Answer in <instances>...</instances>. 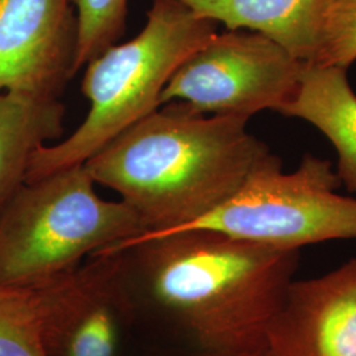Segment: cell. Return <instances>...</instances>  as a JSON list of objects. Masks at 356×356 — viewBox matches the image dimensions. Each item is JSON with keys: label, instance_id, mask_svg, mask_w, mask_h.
Listing matches in <instances>:
<instances>
[{"label": "cell", "instance_id": "cell-1", "mask_svg": "<svg viewBox=\"0 0 356 356\" xmlns=\"http://www.w3.org/2000/svg\"><path fill=\"white\" fill-rule=\"evenodd\" d=\"M248 120L165 103L92 154L85 166L94 182L120 194L147 229L98 254L185 227L229 200L269 152Z\"/></svg>", "mask_w": 356, "mask_h": 356}, {"label": "cell", "instance_id": "cell-2", "mask_svg": "<svg viewBox=\"0 0 356 356\" xmlns=\"http://www.w3.org/2000/svg\"><path fill=\"white\" fill-rule=\"evenodd\" d=\"M126 252L194 356H269L268 331L296 280L300 251L211 229L145 239Z\"/></svg>", "mask_w": 356, "mask_h": 356}, {"label": "cell", "instance_id": "cell-3", "mask_svg": "<svg viewBox=\"0 0 356 356\" xmlns=\"http://www.w3.org/2000/svg\"><path fill=\"white\" fill-rule=\"evenodd\" d=\"M218 33V23L182 0H152L136 38L115 44L86 65L82 92L90 110L66 139L33 153L26 182L85 164L116 135L157 110L166 83L194 51Z\"/></svg>", "mask_w": 356, "mask_h": 356}, {"label": "cell", "instance_id": "cell-4", "mask_svg": "<svg viewBox=\"0 0 356 356\" xmlns=\"http://www.w3.org/2000/svg\"><path fill=\"white\" fill-rule=\"evenodd\" d=\"M85 164L26 182L0 213V284L35 288L145 232L123 201H106Z\"/></svg>", "mask_w": 356, "mask_h": 356}, {"label": "cell", "instance_id": "cell-5", "mask_svg": "<svg viewBox=\"0 0 356 356\" xmlns=\"http://www.w3.org/2000/svg\"><path fill=\"white\" fill-rule=\"evenodd\" d=\"M341 185L327 160L306 154L296 172L285 173L280 159L268 152L229 200L172 232L211 229L298 251L307 244L356 241V198L338 194Z\"/></svg>", "mask_w": 356, "mask_h": 356}, {"label": "cell", "instance_id": "cell-6", "mask_svg": "<svg viewBox=\"0 0 356 356\" xmlns=\"http://www.w3.org/2000/svg\"><path fill=\"white\" fill-rule=\"evenodd\" d=\"M304 63L261 33H216L166 83L160 104L185 102L210 115L277 111L296 92Z\"/></svg>", "mask_w": 356, "mask_h": 356}, {"label": "cell", "instance_id": "cell-7", "mask_svg": "<svg viewBox=\"0 0 356 356\" xmlns=\"http://www.w3.org/2000/svg\"><path fill=\"white\" fill-rule=\"evenodd\" d=\"M79 266L35 288L41 334L49 356H115L119 323V279L123 252L91 256Z\"/></svg>", "mask_w": 356, "mask_h": 356}, {"label": "cell", "instance_id": "cell-8", "mask_svg": "<svg viewBox=\"0 0 356 356\" xmlns=\"http://www.w3.org/2000/svg\"><path fill=\"white\" fill-rule=\"evenodd\" d=\"M72 0H0V91L58 99L73 79Z\"/></svg>", "mask_w": 356, "mask_h": 356}, {"label": "cell", "instance_id": "cell-9", "mask_svg": "<svg viewBox=\"0 0 356 356\" xmlns=\"http://www.w3.org/2000/svg\"><path fill=\"white\" fill-rule=\"evenodd\" d=\"M269 356H356V259L294 280L268 331Z\"/></svg>", "mask_w": 356, "mask_h": 356}, {"label": "cell", "instance_id": "cell-10", "mask_svg": "<svg viewBox=\"0 0 356 356\" xmlns=\"http://www.w3.org/2000/svg\"><path fill=\"white\" fill-rule=\"evenodd\" d=\"M197 15L273 40L297 60L313 64L327 0H182Z\"/></svg>", "mask_w": 356, "mask_h": 356}, {"label": "cell", "instance_id": "cell-11", "mask_svg": "<svg viewBox=\"0 0 356 356\" xmlns=\"http://www.w3.org/2000/svg\"><path fill=\"white\" fill-rule=\"evenodd\" d=\"M346 70L304 63L296 92L277 113L318 128L338 152L341 184L356 193V95Z\"/></svg>", "mask_w": 356, "mask_h": 356}, {"label": "cell", "instance_id": "cell-12", "mask_svg": "<svg viewBox=\"0 0 356 356\" xmlns=\"http://www.w3.org/2000/svg\"><path fill=\"white\" fill-rule=\"evenodd\" d=\"M64 116L60 99L0 91V213L26 184L33 153L63 135Z\"/></svg>", "mask_w": 356, "mask_h": 356}, {"label": "cell", "instance_id": "cell-13", "mask_svg": "<svg viewBox=\"0 0 356 356\" xmlns=\"http://www.w3.org/2000/svg\"><path fill=\"white\" fill-rule=\"evenodd\" d=\"M76 13L74 74L123 38L128 0H72Z\"/></svg>", "mask_w": 356, "mask_h": 356}, {"label": "cell", "instance_id": "cell-14", "mask_svg": "<svg viewBox=\"0 0 356 356\" xmlns=\"http://www.w3.org/2000/svg\"><path fill=\"white\" fill-rule=\"evenodd\" d=\"M0 356H49L28 288L0 284Z\"/></svg>", "mask_w": 356, "mask_h": 356}, {"label": "cell", "instance_id": "cell-15", "mask_svg": "<svg viewBox=\"0 0 356 356\" xmlns=\"http://www.w3.org/2000/svg\"><path fill=\"white\" fill-rule=\"evenodd\" d=\"M356 61V0H327L313 64L347 69Z\"/></svg>", "mask_w": 356, "mask_h": 356}, {"label": "cell", "instance_id": "cell-16", "mask_svg": "<svg viewBox=\"0 0 356 356\" xmlns=\"http://www.w3.org/2000/svg\"><path fill=\"white\" fill-rule=\"evenodd\" d=\"M191 356H194V355H191Z\"/></svg>", "mask_w": 356, "mask_h": 356}]
</instances>
